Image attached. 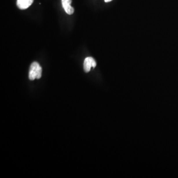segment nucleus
<instances>
[{
    "mask_svg": "<svg viewBox=\"0 0 178 178\" xmlns=\"http://www.w3.org/2000/svg\"><path fill=\"white\" fill-rule=\"evenodd\" d=\"M61 2L65 12L69 15L72 14L74 12V9L73 7H71L72 0H61Z\"/></svg>",
    "mask_w": 178,
    "mask_h": 178,
    "instance_id": "obj_3",
    "label": "nucleus"
},
{
    "mask_svg": "<svg viewBox=\"0 0 178 178\" xmlns=\"http://www.w3.org/2000/svg\"><path fill=\"white\" fill-rule=\"evenodd\" d=\"M97 63L95 59L92 57H87L84 61V69L85 72L88 73L91 70V67L95 68Z\"/></svg>",
    "mask_w": 178,
    "mask_h": 178,
    "instance_id": "obj_2",
    "label": "nucleus"
},
{
    "mask_svg": "<svg viewBox=\"0 0 178 178\" xmlns=\"http://www.w3.org/2000/svg\"><path fill=\"white\" fill-rule=\"evenodd\" d=\"M42 69L40 65L37 62H34L31 65L29 69V79L34 80L35 79H39L42 76Z\"/></svg>",
    "mask_w": 178,
    "mask_h": 178,
    "instance_id": "obj_1",
    "label": "nucleus"
},
{
    "mask_svg": "<svg viewBox=\"0 0 178 178\" xmlns=\"http://www.w3.org/2000/svg\"><path fill=\"white\" fill-rule=\"evenodd\" d=\"M112 0H104V1L106 3H108V2H111Z\"/></svg>",
    "mask_w": 178,
    "mask_h": 178,
    "instance_id": "obj_5",
    "label": "nucleus"
},
{
    "mask_svg": "<svg viewBox=\"0 0 178 178\" xmlns=\"http://www.w3.org/2000/svg\"><path fill=\"white\" fill-rule=\"evenodd\" d=\"M34 0H17L16 5L19 9L21 10H25L30 6Z\"/></svg>",
    "mask_w": 178,
    "mask_h": 178,
    "instance_id": "obj_4",
    "label": "nucleus"
}]
</instances>
